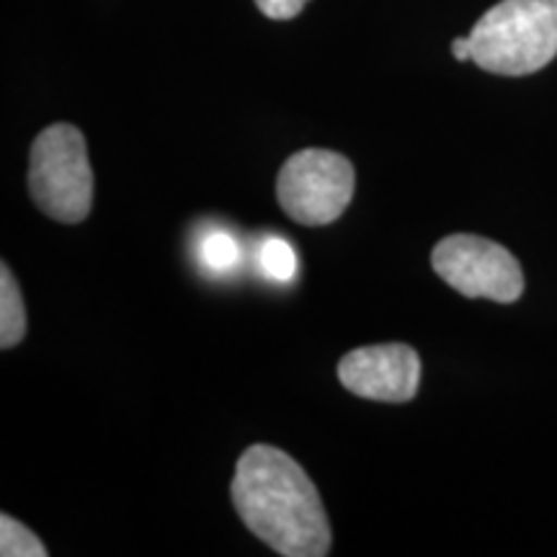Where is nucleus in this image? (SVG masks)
I'll return each instance as SVG.
<instances>
[{
	"instance_id": "11",
	"label": "nucleus",
	"mask_w": 557,
	"mask_h": 557,
	"mask_svg": "<svg viewBox=\"0 0 557 557\" xmlns=\"http://www.w3.org/2000/svg\"><path fill=\"white\" fill-rule=\"evenodd\" d=\"M256 5H259L263 16L274 21H289L302 13L308 0H256Z\"/></svg>"
},
{
	"instance_id": "8",
	"label": "nucleus",
	"mask_w": 557,
	"mask_h": 557,
	"mask_svg": "<svg viewBox=\"0 0 557 557\" xmlns=\"http://www.w3.org/2000/svg\"><path fill=\"white\" fill-rule=\"evenodd\" d=\"M201 269L214 276H230L240 267V246L225 230H212L199 240L197 248Z\"/></svg>"
},
{
	"instance_id": "2",
	"label": "nucleus",
	"mask_w": 557,
	"mask_h": 557,
	"mask_svg": "<svg viewBox=\"0 0 557 557\" xmlns=\"http://www.w3.org/2000/svg\"><path fill=\"white\" fill-rule=\"evenodd\" d=\"M470 45L485 73H540L557 58V0H500L472 26Z\"/></svg>"
},
{
	"instance_id": "6",
	"label": "nucleus",
	"mask_w": 557,
	"mask_h": 557,
	"mask_svg": "<svg viewBox=\"0 0 557 557\" xmlns=\"http://www.w3.org/2000/svg\"><path fill=\"white\" fill-rule=\"evenodd\" d=\"M338 380L359 398L408 403L421 385V357L406 344L361 346L338 361Z\"/></svg>"
},
{
	"instance_id": "12",
	"label": "nucleus",
	"mask_w": 557,
	"mask_h": 557,
	"mask_svg": "<svg viewBox=\"0 0 557 557\" xmlns=\"http://www.w3.org/2000/svg\"><path fill=\"white\" fill-rule=\"evenodd\" d=\"M451 54H455V60L459 62H468L472 60V45H470V37H457L451 41Z\"/></svg>"
},
{
	"instance_id": "1",
	"label": "nucleus",
	"mask_w": 557,
	"mask_h": 557,
	"mask_svg": "<svg viewBox=\"0 0 557 557\" xmlns=\"http://www.w3.org/2000/svg\"><path fill=\"white\" fill-rule=\"evenodd\" d=\"M238 517L284 557H325L331 521L312 480L287 451L253 444L235 465L230 485Z\"/></svg>"
},
{
	"instance_id": "10",
	"label": "nucleus",
	"mask_w": 557,
	"mask_h": 557,
	"mask_svg": "<svg viewBox=\"0 0 557 557\" xmlns=\"http://www.w3.org/2000/svg\"><path fill=\"white\" fill-rule=\"evenodd\" d=\"M0 555L3 557H47L41 540L9 513L0 517Z\"/></svg>"
},
{
	"instance_id": "7",
	"label": "nucleus",
	"mask_w": 557,
	"mask_h": 557,
	"mask_svg": "<svg viewBox=\"0 0 557 557\" xmlns=\"http://www.w3.org/2000/svg\"><path fill=\"white\" fill-rule=\"evenodd\" d=\"M26 336V308L11 269L0 267V346L13 348Z\"/></svg>"
},
{
	"instance_id": "3",
	"label": "nucleus",
	"mask_w": 557,
	"mask_h": 557,
	"mask_svg": "<svg viewBox=\"0 0 557 557\" xmlns=\"http://www.w3.org/2000/svg\"><path fill=\"white\" fill-rule=\"evenodd\" d=\"M29 191L47 218L78 225L94 207V169L86 139L73 124L41 129L29 152Z\"/></svg>"
},
{
	"instance_id": "5",
	"label": "nucleus",
	"mask_w": 557,
	"mask_h": 557,
	"mask_svg": "<svg viewBox=\"0 0 557 557\" xmlns=\"http://www.w3.org/2000/svg\"><path fill=\"white\" fill-rule=\"evenodd\" d=\"M431 267L438 278L470 299L511 305L524 295V271L511 250L480 235L457 233L438 240Z\"/></svg>"
},
{
	"instance_id": "9",
	"label": "nucleus",
	"mask_w": 557,
	"mask_h": 557,
	"mask_svg": "<svg viewBox=\"0 0 557 557\" xmlns=\"http://www.w3.org/2000/svg\"><path fill=\"white\" fill-rule=\"evenodd\" d=\"M256 261H259L261 274L271 278V282H292L299 271L295 246L289 240L276 238V235H271V238L261 243Z\"/></svg>"
},
{
	"instance_id": "4",
	"label": "nucleus",
	"mask_w": 557,
	"mask_h": 557,
	"mask_svg": "<svg viewBox=\"0 0 557 557\" xmlns=\"http://www.w3.org/2000/svg\"><path fill=\"white\" fill-rule=\"evenodd\" d=\"M357 173L351 160L333 150H299L276 176V199L299 225H331L354 197Z\"/></svg>"
}]
</instances>
